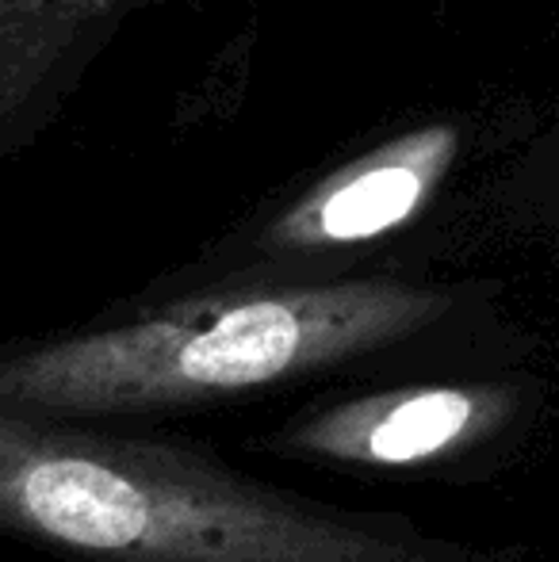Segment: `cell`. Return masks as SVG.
<instances>
[{"mask_svg":"<svg viewBox=\"0 0 559 562\" xmlns=\"http://www.w3.org/2000/svg\"><path fill=\"white\" fill-rule=\"evenodd\" d=\"M0 528L92 562H429L418 536L383 520L12 402H0Z\"/></svg>","mask_w":559,"mask_h":562,"instance_id":"6da1fadb","label":"cell"},{"mask_svg":"<svg viewBox=\"0 0 559 562\" xmlns=\"http://www.w3.org/2000/svg\"><path fill=\"white\" fill-rule=\"evenodd\" d=\"M445 311L440 291L395 280L215 291L12 356L0 402L89 417L242 394L411 337Z\"/></svg>","mask_w":559,"mask_h":562,"instance_id":"7a4b0ae2","label":"cell"},{"mask_svg":"<svg viewBox=\"0 0 559 562\" xmlns=\"http://www.w3.org/2000/svg\"><path fill=\"white\" fill-rule=\"evenodd\" d=\"M157 0H0V165L38 142L120 27Z\"/></svg>","mask_w":559,"mask_h":562,"instance_id":"3957f363","label":"cell"},{"mask_svg":"<svg viewBox=\"0 0 559 562\" xmlns=\"http://www.w3.org/2000/svg\"><path fill=\"white\" fill-rule=\"evenodd\" d=\"M456 149V126L433 123L353 157L280 211L261 234L265 252L349 249L411 223L452 169Z\"/></svg>","mask_w":559,"mask_h":562,"instance_id":"277c9868","label":"cell"},{"mask_svg":"<svg viewBox=\"0 0 559 562\" xmlns=\"http://www.w3.org/2000/svg\"><path fill=\"white\" fill-rule=\"evenodd\" d=\"M494 417H499L494 394L425 386V391L376 394L326 409L306 425H295L291 445L326 459L395 467L440 456L460 440L476 437Z\"/></svg>","mask_w":559,"mask_h":562,"instance_id":"5b68a950","label":"cell"}]
</instances>
